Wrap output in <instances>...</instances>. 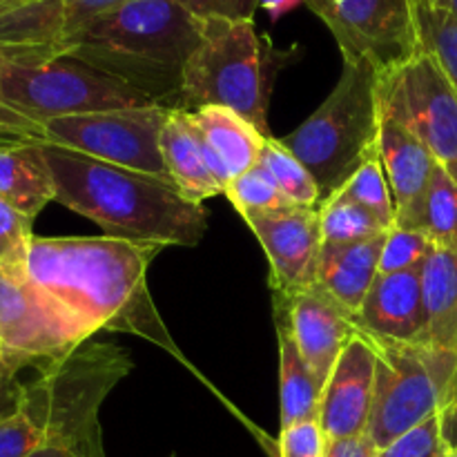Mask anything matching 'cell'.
Listing matches in <instances>:
<instances>
[{
	"label": "cell",
	"mask_w": 457,
	"mask_h": 457,
	"mask_svg": "<svg viewBox=\"0 0 457 457\" xmlns=\"http://www.w3.org/2000/svg\"><path fill=\"white\" fill-rule=\"evenodd\" d=\"M163 248L114 237H36L27 275L94 333L147 339L195 370L165 328L147 288V268Z\"/></svg>",
	"instance_id": "cell-1"
},
{
	"label": "cell",
	"mask_w": 457,
	"mask_h": 457,
	"mask_svg": "<svg viewBox=\"0 0 457 457\" xmlns=\"http://www.w3.org/2000/svg\"><path fill=\"white\" fill-rule=\"evenodd\" d=\"M56 201L96 223L105 237L195 248L208 230L204 205L186 199L170 179L119 168L79 152L43 145Z\"/></svg>",
	"instance_id": "cell-2"
},
{
	"label": "cell",
	"mask_w": 457,
	"mask_h": 457,
	"mask_svg": "<svg viewBox=\"0 0 457 457\" xmlns=\"http://www.w3.org/2000/svg\"><path fill=\"white\" fill-rule=\"evenodd\" d=\"M201 36L204 21L177 0H125L71 36L61 58H76L141 89L159 105L174 107Z\"/></svg>",
	"instance_id": "cell-3"
},
{
	"label": "cell",
	"mask_w": 457,
	"mask_h": 457,
	"mask_svg": "<svg viewBox=\"0 0 457 457\" xmlns=\"http://www.w3.org/2000/svg\"><path fill=\"white\" fill-rule=\"evenodd\" d=\"M132 366L125 348L89 339L36 370V378L21 386L16 406L45 433L52 449L107 457L98 411Z\"/></svg>",
	"instance_id": "cell-4"
},
{
	"label": "cell",
	"mask_w": 457,
	"mask_h": 457,
	"mask_svg": "<svg viewBox=\"0 0 457 457\" xmlns=\"http://www.w3.org/2000/svg\"><path fill=\"white\" fill-rule=\"evenodd\" d=\"M159 105L147 94L76 58H0V145L27 143L49 120L87 112Z\"/></svg>",
	"instance_id": "cell-5"
},
{
	"label": "cell",
	"mask_w": 457,
	"mask_h": 457,
	"mask_svg": "<svg viewBox=\"0 0 457 457\" xmlns=\"http://www.w3.org/2000/svg\"><path fill=\"white\" fill-rule=\"evenodd\" d=\"M270 45L254 29L253 18H205L204 36L183 70L174 107L195 112L221 105L268 129Z\"/></svg>",
	"instance_id": "cell-6"
},
{
	"label": "cell",
	"mask_w": 457,
	"mask_h": 457,
	"mask_svg": "<svg viewBox=\"0 0 457 457\" xmlns=\"http://www.w3.org/2000/svg\"><path fill=\"white\" fill-rule=\"evenodd\" d=\"M378 71L366 62H344L330 96L295 132L281 138L311 170L321 201L378 152Z\"/></svg>",
	"instance_id": "cell-7"
},
{
	"label": "cell",
	"mask_w": 457,
	"mask_h": 457,
	"mask_svg": "<svg viewBox=\"0 0 457 457\" xmlns=\"http://www.w3.org/2000/svg\"><path fill=\"white\" fill-rule=\"evenodd\" d=\"M375 348L373 409L366 433L382 449L445 409L457 378V357L422 344L375 342Z\"/></svg>",
	"instance_id": "cell-8"
},
{
	"label": "cell",
	"mask_w": 457,
	"mask_h": 457,
	"mask_svg": "<svg viewBox=\"0 0 457 457\" xmlns=\"http://www.w3.org/2000/svg\"><path fill=\"white\" fill-rule=\"evenodd\" d=\"M170 107H125L62 116L36 129L27 143L62 147L134 172L170 179L161 154V132Z\"/></svg>",
	"instance_id": "cell-9"
},
{
	"label": "cell",
	"mask_w": 457,
	"mask_h": 457,
	"mask_svg": "<svg viewBox=\"0 0 457 457\" xmlns=\"http://www.w3.org/2000/svg\"><path fill=\"white\" fill-rule=\"evenodd\" d=\"M94 335L87 324L31 281L27 263L0 270V348L18 369H43Z\"/></svg>",
	"instance_id": "cell-10"
},
{
	"label": "cell",
	"mask_w": 457,
	"mask_h": 457,
	"mask_svg": "<svg viewBox=\"0 0 457 457\" xmlns=\"http://www.w3.org/2000/svg\"><path fill=\"white\" fill-rule=\"evenodd\" d=\"M379 112L415 134L437 163L457 161V89L428 49L378 76Z\"/></svg>",
	"instance_id": "cell-11"
},
{
	"label": "cell",
	"mask_w": 457,
	"mask_h": 457,
	"mask_svg": "<svg viewBox=\"0 0 457 457\" xmlns=\"http://www.w3.org/2000/svg\"><path fill=\"white\" fill-rule=\"evenodd\" d=\"M324 21L344 62H366L378 74L422 49L413 0H303Z\"/></svg>",
	"instance_id": "cell-12"
},
{
	"label": "cell",
	"mask_w": 457,
	"mask_h": 457,
	"mask_svg": "<svg viewBox=\"0 0 457 457\" xmlns=\"http://www.w3.org/2000/svg\"><path fill=\"white\" fill-rule=\"evenodd\" d=\"M272 297L275 312L284 317L303 360L326 386L342 351L357 335L355 315L315 284L290 295L272 293Z\"/></svg>",
	"instance_id": "cell-13"
},
{
	"label": "cell",
	"mask_w": 457,
	"mask_h": 457,
	"mask_svg": "<svg viewBox=\"0 0 457 457\" xmlns=\"http://www.w3.org/2000/svg\"><path fill=\"white\" fill-rule=\"evenodd\" d=\"M245 223L270 263L272 293L290 295L315 284L317 257L321 250L320 205H295L284 212L248 219Z\"/></svg>",
	"instance_id": "cell-14"
},
{
	"label": "cell",
	"mask_w": 457,
	"mask_h": 457,
	"mask_svg": "<svg viewBox=\"0 0 457 457\" xmlns=\"http://www.w3.org/2000/svg\"><path fill=\"white\" fill-rule=\"evenodd\" d=\"M378 348L357 330L333 366L320 402V427L326 440H346L369 431L373 409Z\"/></svg>",
	"instance_id": "cell-15"
},
{
	"label": "cell",
	"mask_w": 457,
	"mask_h": 457,
	"mask_svg": "<svg viewBox=\"0 0 457 457\" xmlns=\"http://www.w3.org/2000/svg\"><path fill=\"white\" fill-rule=\"evenodd\" d=\"M424 324L420 270L378 275L355 315L357 330L375 342L422 344Z\"/></svg>",
	"instance_id": "cell-16"
},
{
	"label": "cell",
	"mask_w": 457,
	"mask_h": 457,
	"mask_svg": "<svg viewBox=\"0 0 457 457\" xmlns=\"http://www.w3.org/2000/svg\"><path fill=\"white\" fill-rule=\"evenodd\" d=\"M378 154L395 201V226L415 208L427 190L437 159L411 129L379 112Z\"/></svg>",
	"instance_id": "cell-17"
},
{
	"label": "cell",
	"mask_w": 457,
	"mask_h": 457,
	"mask_svg": "<svg viewBox=\"0 0 457 457\" xmlns=\"http://www.w3.org/2000/svg\"><path fill=\"white\" fill-rule=\"evenodd\" d=\"M161 154L170 181L186 199L204 204L205 199L223 195V186L208 165V147L204 137L187 110L170 107L168 120L161 132Z\"/></svg>",
	"instance_id": "cell-18"
},
{
	"label": "cell",
	"mask_w": 457,
	"mask_h": 457,
	"mask_svg": "<svg viewBox=\"0 0 457 457\" xmlns=\"http://www.w3.org/2000/svg\"><path fill=\"white\" fill-rule=\"evenodd\" d=\"M384 237L386 235L357 241V244L321 245L320 250L315 286H320L353 315H357L370 286L379 275Z\"/></svg>",
	"instance_id": "cell-19"
},
{
	"label": "cell",
	"mask_w": 457,
	"mask_h": 457,
	"mask_svg": "<svg viewBox=\"0 0 457 457\" xmlns=\"http://www.w3.org/2000/svg\"><path fill=\"white\" fill-rule=\"evenodd\" d=\"M420 277L427 320L422 346L457 357V250H433Z\"/></svg>",
	"instance_id": "cell-20"
},
{
	"label": "cell",
	"mask_w": 457,
	"mask_h": 457,
	"mask_svg": "<svg viewBox=\"0 0 457 457\" xmlns=\"http://www.w3.org/2000/svg\"><path fill=\"white\" fill-rule=\"evenodd\" d=\"M0 196L29 219L56 201V183L40 143L0 145Z\"/></svg>",
	"instance_id": "cell-21"
},
{
	"label": "cell",
	"mask_w": 457,
	"mask_h": 457,
	"mask_svg": "<svg viewBox=\"0 0 457 457\" xmlns=\"http://www.w3.org/2000/svg\"><path fill=\"white\" fill-rule=\"evenodd\" d=\"M192 120L199 128L201 137L210 145L230 179L239 177L245 170L254 168L262 161L263 145L270 137L259 132L250 120L237 114L230 107L208 105L190 112Z\"/></svg>",
	"instance_id": "cell-22"
},
{
	"label": "cell",
	"mask_w": 457,
	"mask_h": 457,
	"mask_svg": "<svg viewBox=\"0 0 457 457\" xmlns=\"http://www.w3.org/2000/svg\"><path fill=\"white\" fill-rule=\"evenodd\" d=\"M277 342H279V406L281 428L306 420H320V402L324 384L317 379L302 351L290 335L288 324L275 312Z\"/></svg>",
	"instance_id": "cell-23"
},
{
	"label": "cell",
	"mask_w": 457,
	"mask_h": 457,
	"mask_svg": "<svg viewBox=\"0 0 457 457\" xmlns=\"http://www.w3.org/2000/svg\"><path fill=\"white\" fill-rule=\"evenodd\" d=\"M125 0H29V12L38 31L45 56L61 58L62 47L74 34L101 13L119 7Z\"/></svg>",
	"instance_id": "cell-24"
},
{
	"label": "cell",
	"mask_w": 457,
	"mask_h": 457,
	"mask_svg": "<svg viewBox=\"0 0 457 457\" xmlns=\"http://www.w3.org/2000/svg\"><path fill=\"white\" fill-rule=\"evenodd\" d=\"M395 228L424 232L436 248H457V183L445 165L437 163L424 195Z\"/></svg>",
	"instance_id": "cell-25"
},
{
	"label": "cell",
	"mask_w": 457,
	"mask_h": 457,
	"mask_svg": "<svg viewBox=\"0 0 457 457\" xmlns=\"http://www.w3.org/2000/svg\"><path fill=\"white\" fill-rule=\"evenodd\" d=\"M320 230L321 245L357 244L388 232L369 210L339 192H333L320 204Z\"/></svg>",
	"instance_id": "cell-26"
},
{
	"label": "cell",
	"mask_w": 457,
	"mask_h": 457,
	"mask_svg": "<svg viewBox=\"0 0 457 457\" xmlns=\"http://www.w3.org/2000/svg\"><path fill=\"white\" fill-rule=\"evenodd\" d=\"M223 196L235 205L245 221L295 208L293 201L279 190L272 174L262 163L232 179L223 190Z\"/></svg>",
	"instance_id": "cell-27"
},
{
	"label": "cell",
	"mask_w": 457,
	"mask_h": 457,
	"mask_svg": "<svg viewBox=\"0 0 457 457\" xmlns=\"http://www.w3.org/2000/svg\"><path fill=\"white\" fill-rule=\"evenodd\" d=\"M259 163L272 174L279 190L299 208H317L321 204V192L311 170L281 143V138L270 137L263 145Z\"/></svg>",
	"instance_id": "cell-28"
},
{
	"label": "cell",
	"mask_w": 457,
	"mask_h": 457,
	"mask_svg": "<svg viewBox=\"0 0 457 457\" xmlns=\"http://www.w3.org/2000/svg\"><path fill=\"white\" fill-rule=\"evenodd\" d=\"M335 192H339L346 199L355 201L361 208L369 210L386 230L395 228V201H393L391 187H388L386 174H384L382 168V159H379L378 152L373 156H369L351 174V179Z\"/></svg>",
	"instance_id": "cell-29"
},
{
	"label": "cell",
	"mask_w": 457,
	"mask_h": 457,
	"mask_svg": "<svg viewBox=\"0 0 457 457\" xmlns=\"http://www.w3.org/2000/svg\"><path fill=\"white\" fill-rule=\"evenodd\" d=\"M413 4L422 47L440 61L457 89V18L427 0H413Z\"/></svg>",
	"instance_id": "cell-30"
},
{
	"label": "cell",
	"mask_w": 457,
	"mask_h": 457,
	"mask_svg": "<svg viewBox=\"0 0 457 457\" xmlns=\"http://www.w3.org/2000/svg\"><path fill=\"white\" fill-rule=\"evenodd\" d=\"M436 244L424 232L409 228H393L386 232L379 257V275L422 270L424 262L431 257Z\"/></svg>",
	"instance_id": "cell-31"
},
{
	"label": "cell",
	"mask_w": 457,
	"mask_h": 457,
	"mask_svg": "<svg viewBox=\"0 0 457 457\" xmlns=\"http://www.w3.org/2000/svg\"><path fill=\"white\" fill-rule=\"evenodd\" d=\"M34 239V219L18 212L0 196V270L25 266Z\"/></svg>",
	"instance_id": "cell-32"
},
{
	"label": "cell",
	"mask_w": 457,
	"mask_h": 457,
	"mask_svg": "<svg viewBox=\"0 0 457 457\" xmlns=\"http://www.w3.org/2000/svg\"><path fill=\"white\" fill-rule=\"evenodd\" d=\"M449 451L451 446L446 445L445 433H442V418L437 413L406 431L404 436L395 437L391 445L378 449V457H446Z\"/></svg>",
	"instance_id": "cell-33"
},
{
	"label": "cell",
	"mask_w": 457,
	"mask_h": 457,
	"mask_svg": "<svg viewBox=\"0 0 457 457\" xmlns=\"http://www.w3.org/2000/svg\"><path fill=\"white\" fill-rule=\"evenodd\" d=\"M43 449L52 446L25 411L16 406L7 418L0 420V457H31Z\"/></svg>",
	"instance_id": "cell-34"
},
{
	"label": "cell",
	"mask_w": 457,
	"mask_h": 457,
	"mask_svg": "<svg viewBox=\"0 0 457 457\" xmlns=\"http://www.w3.org/2000/svg\"><path fill=\"white\" fill-rule=\"evenodd\" d=\"M328 440L320 427V420H306L281 428L277 451L279 457H326Z\"/></svg>",
	"instance_id": "cell-35"
},
{
	"label": "cell",
	"mask_w": 457,
	"mask_h": 457,
	"mask_svg": "<svg viewBox=\"0 0 457 457\" xmlns=\"http://www.w3.org/2000/svg\"><path fill=\"white\" fill-rule=\"evenodd\" d=\"M192 16L201 18H253L257 0H177Z\"/></svg>",
	"instance_id": "cell-36"
},
{
	"label": "cell",
	"mask_w": 457,
	"mask_h": 457,
	"mask_svg": "<svg viewBox=\"0 0 457 457\" xmlns=\"http://www.w3.org/2000/svg\"><path fill=\"white\" fill-rule=\"evenodd\" d=\"M18 373H21V369L0 348V420L7 418L18 404V395H21L22 386L18 382Z\"/></svg>",
	"instance_id": "cell-37"
},
{
	"label": "cell",
	"mask_w": 457,
	"mask_h": 457,
	"mask_svg": "<svg viewBox=\"0 0 457 457\" xmlns=\"http://www.w3.org/2000/svg\"><path fill=\"white\" fill-rule=\"evenodd\" d=\"M326 457H378V446L369 437V433L346 440L328 442Z\"/></svg>",
	"instance_id": "cell-38"
},
{
	"label": "cell",
	"mask_w": 457,
	"mask_h": 457,
	"mask_svg": "<svg viewBox=\"0 0 457 457\" xmlns=\"http://www.w3.org/2000/svg\"><path fill=\"white\" fill-rule=\"evenodd\" d=\"M440 418H442V433H445L446 445L457 451V395L440 411Z\"/></svg>",
	"instance_id": "cell-39"
},
{
	"label": "cell",
	"mask_w": 457,
	"mask_h": 457,
	"mask_svg": "<svg viewBox=\"0 0 457 457\" xmlns=\"http://www.w3.org/2000/svg\"><path fill=\"white\" fill-rule=\"evenodd\" d=\"M299 4H303V0H257V7L263 9L272 22H277L281 16L297 9Z\"/></svg>",
	"instance_id": "cell-40"
},
{
	"label": "cell",
	"mask_w": 457,
	"mask_h": 457,
	"mask_svg": "<svg viewBox=\"0 0 457 457\" xmlns=\"http://www.w3.org/2000/svg\"><path fill=\"white\" fill-rule=\"evenodd\" d=\"M427 3L436 4V7L445 9V12H449L451 16L457 18V0H427Z\"/></svg>",
	"instance_id": "cell-41"
},
{
	"label": "cell",
	"mask_w": 457,
	"mask_h": 457,
	"mask_svg": "<svg viewBox=\"0 0 457 457\" xmlns=\"http://www.w3.org/2000/svg\"><path fill=\"white\" fill-rule=\"evenodd\" d=\"M31 457H80V455L70 453V451H65V449H43Z\"/></svg>",
	"instance_id": "cell-42"
},
{
	"label": "cell",
	"mask_w": 457,
	"mask_h": 457,
	"mask_svg": "<svg viewBox=\"0 0 457 457\" xmlns=\"http://www.w3.org/2000/svg\"><path fill=\"white\" fill-rule=\"evenodd\" d=\"M445 168L449 170V174H451V177L455 179V183H457V161H455V163H449V165H445Z\"/></svg>",
	"instance_id": "cell-43"
},
{
	"label": "cell",
	"mask_w": 457,
	"mask_h": 457,
	"mask_svg": "<svg viewBox=\"0 0 457 457\" xmlns=\"http://www.w3.org/2000/svg\"><path fill=\"white\" fill-rule=\"evenodd\" d=\"M457 250V248H455ZM457 395V379H455V384H453V391H451V397H449V402L453 400V397ZM449 402H446V404H449Z\"/></svg>",
	"instance_id": "cell-44"
},
{
	"label": "cell",
	"mask_w": 457,
	"mask_h": 457,
	"mask_svg": "<svg viewBox=\"0 0 457 457\" xmlns=\"http://www.w3.org/2000/svg\"><path fill=\"white\" fill-rule=\"evenodd\" d=\"M446 457H457V451H455V449H451V451H449V455H446Z\"/></svg>",
	"instance_id": "cell-45"
},
{
	"label": "cell",
	"mask_w": 457,
	"mask_h": 457,
	"mask_svg": "<svg viewBox=\"0 0 457 457\" xmlns=\"http://www.w3.org/2000/svg\"><path fill=\"white\" fill-rule=\"evenodd\" d=\"M170 457H177V455H170Z\"/></svg>",
	"instance_id": "cell-46"
}]
</instances>
